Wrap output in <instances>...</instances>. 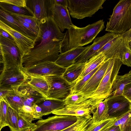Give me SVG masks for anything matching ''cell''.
Here are the masks:
<instances>
[{
    "label": "cell",
    "mask_w": 131,
    "mask_h": 131,
    "mask_svg": "<svg viewBox=\"0 0 131 131\" xmlns=\"http://www.w3.org/2000/svg\"><path fill=\"white\" fill-rule=\"evenodd\" d=\"M39 24L34 47L22 58L23 68L45 62H54L60 54V43L65 33L60 31L52 17L41 19Z\"/></svg>",
    "instance_id": "6da1fadb"
},
{
    "label": "cell",
    "mask_w": 131,
    "mask_h": 131,
    "mask_svg": "<svg viewBox=\"0 0 131 131\" xmlns=\"http://www.w3.org/2000/svg\"><path fill=\"white\" fill-rule=\"evenodd\" d=\"M103 20L101 19L83 27L71 25L60 42V53L92 42L105 28Z\"/></svg>",
    "instance_id": "7a4b0ae2"
},
{
    "label": "cell",
    "mask_w": 131,
    "mask_h": 131,
    "mask_svg": "<svg viewBox=\"0 0 131 131\" xmlns=\"http://www.w3.org/2000/svg\"><path fill=\"white\" fill-rule=\"evenodd\" d=\"M105 30L122 34L131 28V0H121L114 7Z\"/></svg>",
    "instance_id": "3957f363"
},
{
    "label": "cell",
    "mask_w": 131,
    "mask_h": 131,
    "mask_svg": "<svg viewBox=\"0 0 131 131\" xmlns=\"http://www.w3.org/2000/svg\"><path fill=\"white\" fill-rule=\"evenodd\" d=\"M123 63L119 59H110L106 71L95 91L87 97L98 104L111 95L112 86Z\"/></svg>",
    "instance_id": "277c9868"
},
{
    "label": "cell",
    "mask_w": 131,
    "mask_h": 131,
    "mask_svg": "<svg viewBox=\"0 0 131 131\" xmlns=\"http://www.w3.org/2000/svg\"><path fill=\"white\" fill-rule=\"evenodd\" d=\"M106 0H67V7L71 17L82 19L91 17L103 8Z\"/></svg>",
    "instance_id": "5b68a950"
},
{
    "label": "cell",
    "mask_w": 131,
    "mask_h": 131,
    "mask_svg": "<svg viewBox=\"0 0 131 131\" xmlns=\"http://www.w3.org/2000/svg\"><path fill=\"white\" fill-rule=\"evenodd\" d=\"M0 48L3 69L15 67L23 69L22 57L14 41L0 36Z\"/></svg>",
    "instance_id": "8992f818"
},
{
    "label": "cell",
    "mask_w": 131,
    "mask_h": 131,
    "mask_svg": "<svg viewBox=\"0 0 131 131\" xmlns=\"http://www.w3.org/2000/svg\"><path fill=\"white\" fill-rule=\"evenodd\" d=\"M77 117L67 115H57L41 119L35 123L36 126L30 131H60L75 123Z\"/></svg>",
    "instance_id": "52a82bcc"
},
{
    "label": "cell",
    "mask_w": 131,
    "mask_h": 131,
    "mask_svg": "<svg viewBox=\"0 0 131 131\" xmlns=\"http://www.w3.org/2000/svg\"><path fill=\"white\" fill-rule=\"evenodd\" d=\"M29 77L21 68L15 67L3 69L0 76V89L17 90Z\"/></svg>",
    "instance_id": "ba28073f"
},
{
    "label": "cell",
    "mask_w": 131,
    "mask_h": 131,
    "mask_svg": "<svg viewBox=\"0 0 131 131\" xmlns=\"http://www.w3.org/2000/svg\"><path fill=\"white\" fill-rule=\"evenodd\" d=\"M43 77L49 86L48 96L46 99L64 100L71 92L73 85L68 82L62 76Z\"/></svg>",
    "instance_id": "9c48e42d"
},
{
    "label": "cell",
    "mask_w": 131,
    "mask_h": 131,
    "mask_svg": "<svg viewBox=\"0 0 131 131\" xmlns=\"http://www.w3.org/2000/svg\"><path fill=\"white\" fill-rule=\"evenodd\" d=\"M97 105L88 99L78 105H66L63 108L55 111L52 113L57 115L88 117L94 113Z\"/></svg>",
    "instance_id": "30bf717a"
},
{
    "label": "cell",
    "mask_w": 131,
    "mask_h": 131,
    "mask_svg": "<svg viewBox=\"0 0 131 131\" xmlns=\"http://www.w3.org/2000/svg\"><path fill=\"white\" fill-rule=\"evenodd\" d=\"M66 68L54 62L47 61L23 68L22 70L27 75L41 76H62Z\"/></svg>",
    "instance_id": "8fae6325"
},
{
    "label": "cell",
    "mask_w": 131,
    "mask_h": 131,
    "mask_svg": "<svg viewBox=\"0 0 131 131\" xmlns=\"http://www.w3.org/2000/svg\"><path fill=\"white\" fill-rule=\"evenodd\" d=\"M0 28L7 32L13 37L22 58L34 48L35 40L13 29L1 20Z\"/></svg>",
    "instance_id": "7c38bea8"
},
{
    "label": "cell",
    "mask_w": 131,
    "mask_h": 131,
    "mask_svg": "<svg viewBox=\"0 0 131 131\" xmlns=\"http://www.w3.org/2000/svg\"><path fill=\"white\" fill-rule=\"evenodd\" d=\"M54 4V0H27L26 8L39 21L43 18L52 17Z\"/></svg>",
    "instance_id": "4fadbf2b"
},
{
    "label": "cell",
    "mask_w": 131,
    "mask_h": 131,
    "mask_svg": "<svg viewBox=\"0 0 131 131\" xmlns=\"http://www.w3.org/2000/svg\"><path fill=\"white\" fill-rule=\"evenodd\" d=\"M106 99L109 118H117L131 111L130 102L123 95H111Z\"/></svg>",
    "instance_id": "5bb4252c"
},
{
    "label": "cell",
    "mask_w": 131,
    "mask_h": 131,
    "mask_svg": "<svg viewBox=\"0 0 131 131\" xmlns=\"http://www.w3.org/2000/svg\"><path fill=\"white\" fill-rule=\"evenodd\" d=\"M128 47V42L123 38L121 34H119L106 44L95 55L101 52L105 55L106 60L115 58L120 59L123 53Z\"/></svg>",
    "instance_id": "9a60e30c"
},
{
    "label": "cell",
    "mask_w": 131,
    "mask_h": 131,
    "mask_svg": "<svg viewBox=\"0 0 131 131\" xmlns=\"http://www.w3.org/2000/svg\"><path fill=\"white\" fill-rule=\"evenodd\" d=\"M119 35L112 32L108 33L103 36L95 38L93 43L76 59L75 63H84L95 56L106 44Z\"/></svg>",
    "instance_id": "2e32d148"
},
{
    "label": "cell",
    "mask_w": 131,
    "mask_h": 131,
    "mask_svg": "<svg viewBox=\"0 0 131 131\" xmlns=\"http://www.w3.org/2000/svg\"><path fill=\"white\" fill-rule=\"evenodd\" d=\"M110 59L105 60L101 65L81 91L88 97L95 91L103 78L108 67Z\"/></svg>",
    "instance_id": "e0dca14e"
},
{
    "label": "cell",
    "mask_w": 131,
    "mask_h": 131,
    "mask_svg": "<svg viewBox=\"0 0 131 131\" xmlns=\"http://www.w3.org/2000/svg\"><path fill=\"white\" fill-rule=\"evenodd\" d=\"M52 17L60 31L68 29L72 23L67 6L54 4L52 8Z\"/></svg>",
    "instance_id": "ac0fdd59"
},
{
    "label": "cell",
    "mask_w": 131,
    "mask_h": 131,
    "mask_svg": "<svg viewBox=\"0 0 131 131\" xmlns=\"http://www.w3.org/2000/svg\"><path fill=\"white\" fill-rule=\"evenodd\" d=\"M90 45L85 47H79L60 53L54 62L57 64L67 68L75 63L76 59L88 48Z\"/></svg>",
    "instance_id": "d6986e66"
},
{
    "label": "cell",
    "mask_w": 131,
    "mask_h": 131,
    "mask_svg": "<svg viewBox=\"0 0 131 131\" xmlns=\"http://www.w3.org/2000/svg\"><path fill=\"white\" fill-rule=\"evenodd\" d=\"M0 20L12 28L34 40L36 36L24 26L15 18L0 9Z\"/></svg>",
    "instance_id": "ffe728a7"
},
{
    "label": "cell",
    "mask_w": 131,
    "mask_h": 131,
    "mask_svg": "<svg viewBox=\"0 0 131 131\" xmlns=\"http://www.w3.org/2000/svg\"><path fill=\"white\" fill-rule=\"evenodd\" d=\"M27 75L29 79L26 83L46 99L48 97L49 88L48 82L45 77L43 76Z\"/></svg>",
    "instance_id": "44dd1931"
},
{
    "label": "cell",
    "mask_w": 131,
    "mask_h": 131,
    "mask_svg": "<svg viewBox=\"0 0 131 131\" xmlns=\"http://www.w3.org/2000/svg\"><path fill=\"white\" fill-rule=\"evenodd\" d=\"M106 58L104 54L100 52L91 57L85 62L82 71L78 79L73 84L82 79L85 75L101 64L105 60Z\"/></svg>",
    "instance_id": "7402d4cb"
},
{
    "label": "cell",
    "mask_w": 131,
    "mask_h": 131,
    "mask_svg": "<svg viewBox=\"0 0 131 131\" xmlns=\"http://www.w3.org/2000/svg\"><path fill=\"white\" fill-rule=\"evenodd\" d=\"M36 104L41 108L43 116L48 115L55 111L63 108L65 106L64 100L45 98L40 100Z\"/></svg>",
    "instance_id": "603a6c76"
},
{
    "label": "cell",
    "mask_w": 131,
    "mask_h": 131,
    "mask_svg": "<svg viewBox=\"0 0 131 131\" xmlns=\"http://www.w3.org/2000/svg\"><path fill=\"white\" fill-rule=\"evenodd\" d=\"M131 83V70L124 75H117L113 83L111 95H123L124 88Z\"/></svg>",
    "instance_id": "cb8c5ba5"
},
{
    "label": "cell",
    "mask_w": 131,
    "mask_h": 131,
    "mask_svg": "<svg viewBox=\"0 0 131 131\" xmlns=\"http://www.w3.org/2000/svg\"><path fill=\"white\" fill-rule=\"evenodd\" d=\"M85 62L74 63L66 68L62 76L69 83L73 84L81 73Z\"/></svg>",
    "instance_id": "d4e9b609"
},
{
    "label": "cell",
    "mask_w": 131,
    "mask_h": 131,
    "mask_svg": "<svg viewBox=\"0 0 131 131\" xmlns=\"http://www.w3.org/2000/svg\"><path fill=\"white\" fill-rule=\"evenodd\" d=\"M109 118L108 107L106 99L100 102L98 104L92 119V123L99 122Z\"/></svg>",
    "instance_id": "484cf974"
},
{
    "label": "cell",
    "mask_w": 131,
    "mask_h": 131,
    "mask_svg": "<svg viewBox=\"0 0 131 131\" xmlns=\"http://www.w3.org/2000/svg\"><path fill=\"white\" fill-rule=\"evenodd\" d=\"M7 102L12 108L19 112L24 105L23 96L17 91H12L7 94L3 98Z\"/></svg>",
    "instance_id": "4316f807"
},
{
    "label": "cell",
    "mask_w": 131,
    "mask_h": 131,
    "mask_svg": "<svg viewBox=\"0 0 131 131\" xmlns=\"http://www.w3.org/2000/svg\"><path fill=\"white\" fill-rule=\"evenodd\" d=\"M76 122L67 127L60 131H85L92 123V116L77 117Z\"/></svg>",
    "instance_id": "83f0119b"
},
{
    "label": "cell",
    "mask_w": 131,
    "mask_h": 131,
    "mask_svg": "<svg viewBox=\"0 0 131 131\" xmlns=\"http://www.w3.org/2000/svg\"><path fill=\"white\" fill-rule=\"evenodd\" d=\"M19 114L17 111L8 104L7 121L8 126L11 131H18Z\"/></svg>",
    "instance_id": "f1b7e54d"
},
{
    "label": "cell",
    "mask_w": 131,
    "mask_h": 131,
    "mask_svg": "<svg viewBox=\"0 0 131 131\" xmlns=\"http://www.w3.org/2000/svg\"><path fill=\"white\" fill-rule=\"evenodd\" d=\"M88 99L82 92H71L64 100L66 105H77Z\"/></svg>",
    "instance_id": "f546056e"
},
{
    "label": "cell",
    "mask_w": 131,
    "mask_h": 131,
    "mask_svg": "<svg viewBox=\"0 0 131 131\" xmlns=\"http://www.w3.org/2000/svg\"><path fill=\"white\" fill-rule=\"evenodd\" d=\"M0 9L8 13L33 16L32 14L26 8L20 7L3 3H0Z\"/></svg>",
    "instance_id": "4dcf8cb0"
},
{
    "label": "cell",
    "mask_w": 131,
    "mask_h": 131,
    "mask_svg": "<svg viewBox=\"0 0 131 131\" xmlns=\"http://www.w3.org/2000/svg\"><path fill=\"white\" fill-rule=\"evenodd\" d=\"M8 104L3 98L0 99V131L8 126L7 119Z\"/></svg>",
    "instance_id": "1f68e13d"
},
{
    "label": "cell",
    "mask_w": 131,
    "mask_h": 131,
    "mask_svg": "<svg viewBox=\"0 0 131 131\" xmlns=\"http://www.w3.org/2000/svg\"><path fill=\"white\" fill-rule=\"evenodd\" d=\"M131 123V111L116 118L113 126H118L121 131H124Z\"/></svg>",
    "instance_id": "d6a6232c"
},
{
    "label": "cell",
    "mask_w": 131,
    "mask_h": 131,
    "mask_svg": "<svg viewBox=\"0 0 131 131\" xmlns=\"http://www.w3.org/2000/svg\"><path fill=\"white\" fill-rule=\"evenodd\" d=\"M17 91L22 96L45 98L41 94L33 89L26 83L20 86Z\"/></svg>",
    "instance_id": "836d02e7"
},
{
    "label": "cell",
    "mask_w": 131,
    "mask_h": 131,
    "mask_svg": "<svg viewBox=\"0 0 131 131\" xmlns=\"http://www.w3.org/2000/svg\"><path fill=\"white\" fill-rule=\"evenodd\" d=\"M19 113L18 122V131H30L36 126L35 123H32Z\"/></svg>",
    "instance_id": "e575fe53"
},
{
    "label": "cell",
    "mask_w": 131,
    "mask_h": 131,
    "mask_svg": "<svg viewBox=\"0 0 131 131\" xmlns=\"http://www.w3.org/2000/svg\"><path fill=\"white\" fill-rule=\"evenodd\" d=\"M101 64L84 77L82 79L75 83L72 87L71 92L81 91L89 79L97 71Z\"/></svg>",
    "instance_id": "d590c367"
},
{
    "label": "cell",
    "mask_w": 131,
    "mask_h": 131,
    "mask_svg": "<svg viewBox=\"0 0 131 131\" xmlns=\"http://www.w3.org/2000/svg\"><path fill=\"white\" fill-rule=\"evenodd\" d=\"M8 13L15 18L20 19L28 24L39 31V21L33 18V16L24 15H18L11 13Z\"/></svg>",
    "instance_id": "8d00e7d4"
},
{
    "label": "cell",
    "mask_w": 131,
    "mask_h": 131,
    "mask_svg": "<svg viewBox=\"0 0 131 131\" xmlns=\"http://www.w3.org/2000/svg\"><path fill=\"white\" fill-rule=\"evenodd\" d=\"M115 118H109L98 123H92L85 131H99Z\"/></svg>",
    "instance_id": "74e56055"
},
{
    "label": "cell",
    "mask_w": 131,
    "mask_h": 131,
    "mask_svg": "<svg viewBox=\"0 0 131 131\" xmlns=\"http://www.w3.org/2000/svg\"><path fill=\"white\" fill-rule=\"evenodd\" d=\"M120 60L123 64L131 67V50L129 47H127L123 53Z\"/></svg>",
    "instance_id": "f35d334b"
},
{
    "label": "cell",
    "mask_w": 131,
    "mask_h": 131,
    "mask_svg": "<svg viewBox=\"0 0 131 131\" xmlns=\"http://www.w3.org/2000/svg\"><path fill=\"white\" fill-rule=\"evenodd\" d=\"M27 0H0V3L12 5L18 7L26 8Z\"/></svg>",
    "instance_id": "ab89813d"
},
{
    "label": "cell",
    "mask_w": 131,
    "mask_h": 131,
    "mask_svg": "<svg viewBox=\"0 0 131 131\" xmlns=\"http://www.w3.org/2000/svg\"><path fill=\"white\" fill-rule=\"evenodd\" d=\"M33 107L34 109L33 113L34 120L42 119L43 115L41 108L37 104L35 105Z\"/></svg>",
    "instance_id": "60d3db41"
},
{
    "label": "cell",
    "mask_w": 131,
    "mask_h": 131,
    "mask_svg": "<svg viewBox=\"0 0 131 131\" xmlns=\"http://www.w3.org/2000/svg\"><path fill=\"white\" fill-rule=\"evenodd\" d=\"M16 18L28 30L37 36L38 34L39 31L28 24L24 21L20 19Z\"/></svg>",
    "instance_id": "b9f144b4"
},
{
    "label": "cell",
    "mask_w": 131,
    "mask_h": 131,
    "mask_svg": "<svg viewBox=\"0 0 131 131\" xmlns=\"http://www.w3.org/2000/svg\"><path fill=\"white\" fill-rule=\"evenodd\" d=\"M123 95L131 103V83L125 86L124 89Z\"/></svg>",
    "instance_id": "7bdbcfd3"
},
{
    "label": "cell",
    "mask_w": 131,
    "mask_h": 131,
    "mask_svg": "<svg viewBox=\"0 0 131 131\" xmlns=\"http://www.w3.org/2000/svg\"><path fill=\"white\" fill-rule=\"evenodd\" d=\"M122 36L128 42L131 40V28L128 31L122 34Z\"/></svg>",
    "instance_id": "ee69618b"
},
{
    "label": "cell",
    "mask_w": 131,
    "mask_h": 131,
    "mask_svg": "<svg viewBox=\"0 0 131 131\" xmlns=\"http://www.w3.org/2000/svg\"><path fill=\"white\" fill-rule=\"evenodd\" d=\"M0 36L14 41L13 38L6 31L1 28H0Z\"/></svg>",
    "instance_id": "f6af8a7d"
},
{
    "label": "cell",
    "mask_w": 131,
    "mask_h": 131,
    "mask_svg": "<svg viewBox=\"0 0 131 131\" xmlns=\"http://www.w3.org/2000/svg\"><path fill=\"white\" fill-rule=\"evenodd\" d=\"M116 118H115L107 125L104 127L99 131H108L113 125Z\"/></svg>",
    "instance_id": "bcb514c9"
},
{
    "label": "cell",
    "mask_w": 131,
    "mask_h": 131,
    "mask_svg": "<svg viewBox=\"0 0 131 131\" xmlns=\"http://www.w3.org/2000/svg\"><path fill=\"white\" fill-rule=\"evenodd\" d=\"M54 1L55 4L67 7V0H54Z\"/></svg>",
    "instance_id": "7dc6e473"
},
{
    "label": "cell",
    "mask_w": 131,
    "mask_h": 131,
    "mask_svg": "<svg viewBox=\"0 0 131 131\" xmlns=\"http://www.w3.org/2000/svg\"><path fill=\"white\" fill-rule=\"evenodd\" d=\"M108 131H121L118 126H113Z\"/></svg>",
    "instance_id": "c3c4849f"
},
{
    "label": "cell",
    "mask_w": 131,
    "mask_h": 131,
    "mask_svg": "<svg viewBox=\"0 0 131 131\" xmlns=\"http://www.w3.org/2000/svg\"><path fill=\"white\" fill-rule=\"evenodd\" d=\"M124 131H131V123Z\"/></svg>",
    "instance_id": "681fc988"
},
{
    "label": "cell",
    "mask_w": 131,
    "mask_h": 131,
    "mask_svg": "<svg viewBox=\"0 0 131 131\" xmlns=\"http://www.w3.org/2000/svg\"><path fill=\"white\" fill-rule=\"evenodd\" d=\"M128 43L129 47L131 50V40L128 42Z\"/></svg>",
    "instance_id": "f907efd6"
},
{
    "label": "cell",
    "mask_w": 131,
    "mask_h": 131,
    "mask_svg": "<svg viewBox=\"0 0 131 131\" xmlns=\"http://www.w3.org/2000/svg\"><path fill=\"white\" fill-rule=\"evenodd\" d=\"M130 108L131 110V103H130Z\"/></svg>",
    "instance_id": "816d5d0a"
}]
</instances>
